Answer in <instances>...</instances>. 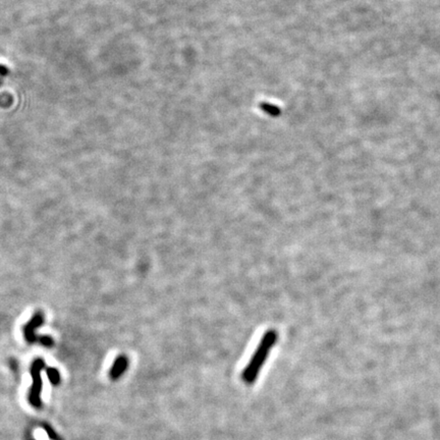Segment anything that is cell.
Returning <instances> with one entry per match:
<instances>
[{"label": "cell", "mask_w": 440, "mask_h": 440, "mask_svg": "<svg viewBox=\"0 0 440 440\" xmlns=\"http://www.w3.org/2000/svg\"><path fill=\"white\" fill-rule=\"evenodd\" d=\"M277 338V332L274 329H270L265 332L256 351L242 373V379L244 382L247 384H253L256 381L269 353L276 344Z\"/></svg>", "instance_id": "1"}, {"label": "cell", "mask_w": 440, "mask_h": 440, "mask_svg": "<svg viewBox=\"0 0 440 440\" xmlns=\"http://www.w3.org/2000/svg\"><path fill=\"white\" fill-rule=\"evenodd\" d=\"M44 368H45V362L40 358L36 359L31 365V375L33 379V384L29 392V402L33 407L37 409L42 407L41 391H42L43 384H42L41 371Z\"/></svg>", "instance_id": "2"}, {"label": "cell", "mask_w": 440, "mask_h": 440, "mask_svg": "<svg viewBox=\"0 0 440 440\" xmlns=\"http://www.w3.org/2000/svg\"><path fill=\"white\" fill-rule=\"evenodd\" d=\"M44 323V315L42 312H36L32 319L24 326V336L29 344H35L38 341L36 330Z\"/></svg>", "instance_id": "3"}, {"label": "cell", "mask_w": 440, "mask_h": 440, "mask_svg": "<svg viewBox=\"0 0 440 440\" xmlns=\"http://www.w3.org/2000/svg\"><path fill=\"white\" fill-rule=\"evenodd\" d=\"M129 367V359L124 354L118 355L112 364V367L109 371V376L112 380H117L121 377V375L127 371Z\"/></svg>", "instance_id": "4"}, {"label": "cell", "mask_w": 440, "mask_h": 440, "mask_svg": "<svg viewBox=\"0 0 440 440\" xmlns=\"http://www.w3.org/2000/svg\"><path fill=\"white\" fill-rule=\"evenodd\" d=\"M46 374H47L48 379L50 380V382L53 385L56 386L60 383V374H59V371L57 369L49 367L46 369Z\"/></svg>", "instance_id": "5"}, {"label": "cell", "mask_w": 440, "mask_h": 440, "mask_svg": "<svg viewBox=\"0 0 440 440\" xmlns=\"http://www.w3.org/2000/svg\"><path fill=\"white\" fill-rule=\"evenodd\" d=\"M38 342H39V344H41L42 346H44L46 348H51L54 346V341L49 336H42V337L38 338Z\"/></svg>", "instance_id": "6"}, {"label": "cell", "mask_w": 440, "mask_h": 440, "mask_svg": "<svg viewBox=\"0 0 440 440\" xmlns=\"http://www.w3.org/2000/svg\"><path fill=\"white\" fill-rule=\"evenodd\" d=\"M44 429L46 430V432H47V434H48V436L51 438L52 440H58L59 439V437L57 436V434L54 432V430L50 427V426H48V425H44Z\"/></svg>", "instance_id": "7"}, {"label": "cell", "mask_w": 440, "mask_h": 440, "mask_svg": "<svg viewBox=\"0 0 440 440\" xmlns=\"http://www.w3.org/2000/svg\"><path fill=\"white\" fill-rule=\"evenodd\" d=\"M7 73H8L7 69H5L4 67L0 66V84H1V80H2V78H3V77H5V76L7 75Z\"/></svg>", "instance_id": "8"}]
</instances>
